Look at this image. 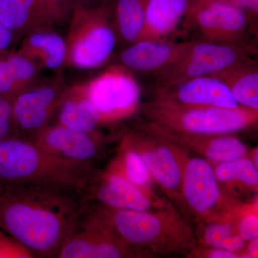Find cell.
<instances>
[{
    "mask_svg": "<svg viewBox=\"0 0 258 258\" xmlns=\"http://www.w3.org/2000/svg\"><path fill=\"white\" fill-rule=\"evenodd\" d=\"M0 230L33 257L57 258L84 211L82 189L2 184Z\"/></svg>",
    "mask_w": 258,
    "mask_h": 258,
    "instance_id": "6da1fadb",
    "label": "cell"
},
{
    "mask_svg": "<svg viewBox=\"0 0 258 258\" xmlns=\"http://www.w3.org/2000/svg\"><path fill=\"white\" fill-rule=\"evenodd\" d=\"M84 214L122 243L149 257H186L198 247L192 227L178 210L134 211L86 204Z\"/></svg>",
    "mask_w": 258,
    "mask_h": 258,
    "instance_id": "7a4b0ae2",
    "label": "cell"
},
{
    "mask_svg": "<svg viewBox=\"0 0 258 258\" xmlns=\"http://www.w3.org/2000/svg\"><path fill=\"white\" fill-rule=\"evenodd\" d=\"M98 169L51 155L35 142L11 137L0 140L2 184H45L84 190Z\"/></svg>",
    "mask_w": 258,
    "mask_h": 258,
    "instance_id": "3957f363",
    "label": "cell"
},
{
    "mask_svg": "<svg viewBox=\"0 0 258 258\" xmlns=\"http://www.w3.org/2000/svg\"><path fill=\"white\" fill-rule=\"evenodd\" d=\"M144 120L176 130L205 134H234L257 123L258 110L191 106L153 99L141 104Z\"/></svg>",
    "mask_w": 258,
    "mask_h": 258,
    "instance_id": "277c9868",
    "label": "cell"
},
{
    "mask_svg": "<svg viewBox=\"0 0 258 258\" xmlns=\"http://www.w3.org/2000/svg\"><path fill=\"white\" fill-rule=\"evenodd\" d=\"M68 26V66L91 71L110 60L118 43L112 2L94 7L76 5Z\"/></svg>",
    "mask_w": 258,
    "mask_h": 258,
    "instance_id": "5b68a950",
    "label": "cell"
},
{
    "mask_svg": "<svg viewBox=\"0 0 258 258\" xmlns=\"http://www.w3.org/2000/svg\"><path fill=\"white\" fill-rule=\"evenodd\" d=\"M183 201L186 216L203 223L229 216L244 204L222 189L213 164L187 152L182 178Z\"/></svg>",
    "mask_w": 258,
    "mask_h": 258,
    "instance_id": "8992f818",
    "label": "cell"
},
{
    "mask_svg": "<svg viewBox=\"0 0 258 258\" xmlns=\"http://www.w3.org/2000/svg\"><path fill=\"white\" fill-rule=\"evenodd\" d=\"M120 139L142 157L158 188L187 220L181 192L187 152L157 136L137 128L125 132Z\"/></svg>",
    "mask_w": 258,
    "mask_h": 258,
    "instance_id": "52a82bcc",
    "label": "cell"
},
{
    "mask_svg": "<svg viewBox=\"0 0 258 258\" xmlns=\"http://www.w3.org/2000/svg\"><path fill=\"white\" fill-rule=\"evenodd\" d=\"M253 52L246 43L191 41L189 49L179 60L152 75L156 89L218 74L230 66L252 58Z\"/></svg>",
    "mask_w": 258,
    "mask_h": 258,
    "instance_id": "ba28073f",
    "label": "cell"
},
{
    "mask_svg": "<svg viewBox=\"0 0 258 258\" xmlns=\"http://www.w3.org/2000/svg\"><path fill=\"white\" fill-rule=\"evenodd\" d=\"M82 85L103 125L130 118L140 107V86L133 73L119 64L110 66Z\"/></svg>",
    "mask_w": 258,
    "mask_h": 258,
    "instance_id": "9c48e42d",
    "label": "cell"
},
{
    "mask_svg": "<svg viewBox=\"0 0 258 258\" xmlns=\"http://www.w3.org/2000/svg\"><path fill=\"white\" fill-rule=\"evenodd\" d=\"M69 87L61 73L18 93L12 100L15 137L34 142L50 124Z\"/></svg>",
    "mask_w": 258,
    "mask_h": 258,
    "instance_id": "30bf717a",
    "label": "cell"
},
{
    "mask_svg": "<svg viewBox=\"0 0 258 258\" xmlns=\"http://www.w3.org/2000/svg\"><path fill=\"white\" fill-rule=\"evenodd\" d=\"M185 28L207 41L245 44L250 16L227 0H190Z\"/></svg>",
    "mask_w": 258,
    "mask_h": 258,
    "instance_id": "8fae6325",
    "label": "cell"
},
{
    "mask_svg": "<svg viewBox=\"0 0 258 258\" xmlns=\"http://www.w3.org/2000/svg\"><path fill=\"white\" fill-rule=\"evenodd\" d=\"M134 128L157 136L185 152L203 157L213 165L248 157L247 146L233 134H205L176 130L142 120Z\"/></svg>",
    "mask_w": 258,
    "mask_h": 258,
    "instance_id": "7c38bea8",
    "label": "cell"
},
{
    "mask_svg": "<svg viewBox=\"0 0 258 258\" xmlns=\"http://www.w3.org/2000/svg\"><path fill=\"white\" fill-rule=\"evenodd\" d=\"M83 195L86 204H96L117 210H169L156 203L122 174L108 166L93 176L86 185Z\"/></svg>",
    "mask_w": 258,
    "mask_h": 258,
    "instance_id": "4fadbf2b",
    "label": "cell"
},
{
    "mask_svg": "<svg viewBox=\"0 0 258 258\" xmlns=\"http://www.w3.org/2000/svg\"><path fill=\"white\" fill-rule=\"evenodd\" d=\"M137 257L149 256L122 243L108 231L88 219L84 211L57 256V258Z\"/></svg>",
    "mask_w": 258,
    "mask_h": 258,
    "instance_id": "5bb4252c",
    "label": "cell"
},
{
    "mask_svg": "<svg viewBox=\"0 0 258 258\" xmlns=\"http://www.w3.org/2000/svg\"><path fill=\"white\" fill-rule=\"evenodd\" d=\"M33 142L54 157L94 169H98L96 162L101 157L103 147L99 132H79L54 124L47 125Z\"/></svg>",
    "mask_w": 258,
    "mask_h": 258,
    "instance_id": "9a60e30c",
    "label": "cell"
},
{
    "mask_svg": "<svg viewBox=\"0 0 258 258\" xmlns=\"http://www.w3.org/2000/svg\"><path fill=\"white\" fill-rule=\"evenodd\" d=\"M154 98L186 106L226 108L241 106L225 82L214 75L188 80L170 87L157 88Z\"/></svg>",
    "mask_w": 258,
    "mask_h": 258,
    "instance_id": "2e32d148",
    "label": "cell"
},
{
    "mask_svg": "<svg viewBox=\"0 0 258 258\" xmlns=\"http://www.w3.org/2000/svg\"><path fill=\"white\" fill-rule=\"evenodd\" d=\"M191 43L169 40H138L124 47L117 63L132 73L152 75L179 60Z\"/></svg>",
    "mask_w": 258,
    "mask_h": 258,
    "instance_id": "e0dca14e",
    "label": "cell"
},
{
    "mask_svg": "<svg viewBox=\"0 0 258 258\" xmlns=\"http://www.w3.org/2000/svg\"><path fill=\"white\" fill-rule=\"evenodd\" d=\"M0 21L17 42L30 32L55 28L47 0H0Z\"/></svg>",
    "mask_w": 258,
    "mask_h": 258,
    "instance_id": "ac0fdd59",
    "label": "cell"
},
{
    "mask_svg": "<svg viewBox=\"0 0 258 258\" xmlns=\"http://www.w3.org/2000/svg\"><path fill=\"white\" fill-rule=\"evenodd\" d=\"M18 52L55 74H61L68 66L66 37L55 28L30 32L22 39Z\"/></svg>",
    "mask_w": 258,
    "mask_h": 258,
    "instance_id": "d6986e66",
    "label": "cell"
},
{
    "mask_svg": "<svg viewBox=\"0 0 258 258\" xmlns=\"http://www.w3.org/2000/svg\"><path fill=\"white\" fill-rule=\"evenodd\" d=\"M59 125L79 132H98L101 120L98 111L88 99L82 83L69 86L50 125Z\"/></svg>",
    "mask_w": 258,
    "mask_h": 258,
    "instance_id": "ffe728a7",
    "label": "cell"
},
{
    "mask_svg": "<svg viewBox=\"0 0 258 258\" xmlns=\"http://www.w3.org/2000/svg\"><path fill=\"white\" fill-rule=\"evenodd\" d=\"M190 0H147L142 40H168L184 21Z\"/></svg>",
    "mask_w": 258,
    "mask_h": 258,
    "instance_id": "44dd1931",
    "label": "cell"
},
{
    "mask_svg": "<svg viewBox=\"0 0 258 258\" xmlns=\"http://www.w3.org/2000/svg\"><path fill=\"white\" fill-rule=\"evenodd\" d=\"M120 141L115 157L108 167L118 171L161 206L169 210H178L170 201L158 192L159 189L142 157L124 141Z\"/></svg>",
    "mask_w": 258,
    "mask_h": 258,
    "instance_id": "7402d4cb",
    "label": "cell"
},
{
    "mask_svg": "<svg viewBox=\"0 0 258 258\" xmlns=\"http://www.w3.org/2000/svg\"><path fill=\"white\" fill-rule=\"evenodd\" d=\"M214 168L222 189L232 198L245 203L251 202L247 198L257 195L258 168L249 157L215 164Z\"/></svg>",
    "mask_w": 258,
    "mask_h": 258,
    "instance_id": "603a6c76",
    "label": "cell"
},
{
    "mask_svg": "<svg viewBox=\"0 0 258 258\" xmlns=\"http://www.w3.org/2000/svg\"><path fill=\"white\" fill-rule=\"evenodd\" d=\"M214 76L225 82L240 106L258 110L257 61H242Z\"/></svg>",
    "mask_w": 258,
    "mask_h": 258,
    "instance_id": "cb8c5ba5",
    "label": "cell"
},
{
    "mask_svg": "<svg viewBox=\"0 0 258 258\" xmlns=\"http://www.w3.org/2000/svg\"><path fill=\"white\" fill-rule=\"evenodd\" d=\"M147 0H113L112 13L118 42L123 46L138 41L143 30Z\"/></svg>",
    "mask_w": 258,
    "mask_h": 258,
    "instance_id": "d4e9b609",
    "label": "cell"
},
{
    "mask_svg": "<svg viewBox=\"0 0 258 258\" xmlns=\"http://www.w3.org/2000/svg\"><path fill=\"white\" fill-rule=\"evenodd\" d=\"M236 211L223 218L198 223V231L195 232L198 246L203 247H217L224 239L236 233Z\"/></svg>",
    "mask_w": 258,
    "mask_h": 258,
    "instance_id": "484cf974",
    "label": "cell"
},
{
    "mask_svg": "<svg viewBox=\"0 0 258 258\" xmlns=\"http://www.w3.org/2000/svg\"><path fill=\"white\" fill-rule=\"evenodd\" d=\"M19 87L21 91L40 81L43 68L35 61L11 50L5 55Z\"/></svg>",
    "mask_w": 258,
    "mask_h": 258,
    "instance_id": "4316f807",
    "label": "cell"
},
{
    "mask_svg": "<svg viewBox=\"0 0 258 258\" xmlns=\"http://www.w3.org/2000/svg\"><path fill=\"white\" fill-rule=\"evenodd\" d=\"M257 198L244 204L236 211L235 220L237 233L245 242L258 237Z\"/></svg>",
    "mask_w": 258,
    "mask_h": 258,
    "instance_id": "83f0119b",
    "label": "cell"
},
{
    "mask_svg": "<svg viewBox=\"0 0 258 258\" xmlns=\"http://www.w3.org/2000/svg\"><path fill=\"white\" fill-rule=\"evenodd\" d=\"M5 55L0 56V96L13 100L21 89L13 76Z\"/></svg>",
    "mask_w": 258,
    "mask_h": 258,
    "instance_id": "f1b7e54d",
    "label": "cell"
},
{
    "mask_svg": "<svg viewBox=\"0 0 258 258\" xmlns=\"http://www.w3.org/2000/svg\"><path fill=\"white\" fill-rule=\"evenodd\" d=\"M55 27L66 26L79 0H47Z\"/></svg>",
    "mask_w": 258,
    "mask_h": 258,
    "instance_id": "f546056e",
    "label": "cell"
},
{
    "mask_svg": "<svg viewBox=\"0 0 258 258\" xmlns=\"http://www.w3.org/2000/svg\"><path fill=\"white\" fill-rule=\"evenodd\" d=\"M15 137L12 100L0 96V140Z\"/></svg>",
    "mask_w": 258,
    "mask_h": 258,
    "instance_id": "4dcf8cb0",
    "label": "cell"
},
{
    "mask_svg": "<svg viewBox=\"0 0 258 258\" xmlns=\"http://www.w3.org/2000/svg\"><path fill=\"white\" fill-rule=\"evenodd\" d=\"M0 258H33L25 247L0 230Z\"/></svg>",
    "mask_w": 258,
    "mask_h": 258,
    "instance_id": "1f68e13d",
    "label": "cell"
},
{
    "mask_svg": "<svg viewBox=\"0 0 258 258\" xmlns=\"http://www.w3.org/2000/svg\"><path fill=\"white\" fill-rule=\"evenodd\" d=\"M193 258H240V254L219 247H203L198 246L188 254Z\"/></svg>",
    "mask_w": 258,
    "mask_h": 258,
    "instance_id": "d6a6232c",
    "label": "cell"
},
{
    "mask_svg": "<svg viewBox=\"0 0 258 258\" xmlns=\"http://www.w3.org/2000/svg\"><path fill=\"white\" fill-rule=\"evenodd\" d=\"M246 246H247V242H245L237 232H236L230 237L224 239L218 244L217 247L241 254L245 250Z\"/></svg>",
    "mask_w": 258,
    "mask_h": 258,
    "instance_id": "836d02e7",
    "label": "cell"
},
{
    "mask_svg": "<svg viewBox=\"0 0 258 258\" xmlns=\"http://www.w3.org/2000/svg\"><path fill=\"white\" fill-rule=\"evenodd\" d=\"M15 43L17 40L13 32L0 21V56L10 52V49Z\"/></svg>",
    "mask_w": 258,
    "mask_h": 258,
    "instance_id": "e575fe53",
    "label": "cell"
},
{
    "mask_svg": "<svg viewBox=\"0 0 258 258\" xmlns=\"http://www.w3.org/2000/svg\"><path fill=\"white\" fill-rule=\"evenodd\" d=\"M232 4L244 10L249 16H255L257 14L258 0H227Z\"/></svg>",
    "mask_w": 258,
    "mask_h": 258,
    "instance_id": "d590c367",
    "label": "cell"
},
{
    "mask_svg": "<svg viewBox=\"0 0 258 258\" xmlns=\"http://www.w3.org/2000/svg\"><path fill=\"white\" fill-rule=\"evenodd\" d=\"M111 2H112V0H81L79 4L87 7H94L108 4V3H111Z\"/></svg>",
    "mask_w": 258,
    "mask_h": 258,
    "instance_id": "8d00e7d4",
    "label": "cell"
},
{
    "mask_svg": "<svg viewBox=\"0 0 258 258\" xmlns=\"http://www.w3.org/2000/svg\"><path fill=\"white\" fill-rule=\"evenodd\" d=\"M248 157L250 158L251 160L254 163V165L258 168V149L256 147L253 150L250 151L249 153Z\"/></svg>",
    "mask_w": 258,
    "mask_h": 258,
    "instance_id": "74e56055",
    "label": "cell"
},
{
    "mask_svg": "<svg viewBox=\"0 0 258 258\" xmlns=\"http://www.w3.org/2000/svg\"><path fill=\"white\" fill-rule=\"evenodd\" d=\"M2 186H3V185H2L1 183H0V191H1Z\"/></svg>",
    "mask_w": 258,
    "mask_h": 258,
    "instance_id": "f35d334b",
    "label": "cell"
},
{
    "mask_svg": "<svg viewBox=\"0 0 258 258\" xmlns=\"http://www.w3.org/2000/svg\"><path fill=\"white\" fill-rule=\"evenodd\" d=\"M80 2H81V0H79V2H78V4H79V3H80Z\"/></svg>",
    "mask_w": 258,
    "mask_h": 258,
    "instance_id": "ab89813d",
    "label": "cell"
}]
</instances>
